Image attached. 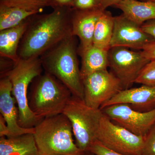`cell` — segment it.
<instances>
[{
    "label": "cell",
    "mask_w": 155,
    "mask_h": 155,
    "mask_svg": "<svg viewBox=\"0 0 155 155\" xmlns=\"http://www.w3.org/2000/svg\"><path fill=\"white\" fill-rule=\"evenodd\" d=\"M108 61L111 72L121 81L123 89L130 88L141 70L150 61L141 51H134L122 47L110 48Z\"/></svg>",
    "instance_id": "obj_8"
},
{
    "label": "cell",
    "mask_w": 155,
    "mask_h": 155,
    "mask_svg": "<svg viewBox=\"0 0 155 155\" xmlns=\"http://www.w3.org/2000/svg\"><path fill=\"white\" fill-rule=\"evenodd\" d=\"M84 101L89 107L100 109L123 90L120 80L107 69L92 73L82 79Z\"/></svg>",
    "instance_id": "obj_9"
},
{
    "label": "cell",
    "mask_w": 155,
    "mask_h": 155,
    "mask_svg": "<svg viewBox=\"0 0 155 155\" xmlns=\"http://www.w3.org/2000/svg\"><path fill=\"white\" fill-rule=\"evenodd\" d=\"M49 14L33 15L19 44L20 59L40 58L64 40L72 36L70 7H57Z\"/></svg>",
    "instance_id": "obj_1"
},
{
    "label": "cell",
    "mask_w": 155,
    "mask_h": 155,
    "mask_svg": "<svg viewBox=\"0 0 155 155\" xmlns=\"http://www.w3.org/2000/svg\"><path fill=\"white\" fill-rule=\"evenodd\" d=\"M108 51L93 45L80 54L81 57L80 72L82 79L92 73L107 69Z\"/></svg>",
    "instance_id": "obj_18"
},
{
    "label": "cell",
    "mask_w": 155,
    "mask_h": 155,
    "mask_svg": "<svg viewBox=\"0 0 155 155\" xmlns=\"http://www.w3.org/2000/svg\"><path fill=\"white\" fill-rule=\"evenodd\" d=\"M104 11L101 9L87 10L72 9L71 17L72 35L78 37L80 40L78 51L80 54L93 46L94 34L97 21Z\"/></svg>",
    "instance_id": "obj_14"
},
{
    "label": "cell",
    "mask_w": 155,
    "mask_h": 155,
    "mask_svg": "<svg viewBox=\"0 0 155 155\" xmlns=\"http://www.w3.org/2000/svg\"><path fill=\"white\" fill-rule=\"evenodd\" d=\"M125 104L140 112L155 109V86L142 85L140 87L122 90L105 103L100 110L113 105Z\"/></svg>",
    "instance_id": "obj_12"
},
{
    "label": "cell",
    "mask_w": 155,
    "mask_h": 155,
    "mask_svg": "<svg viewBox=\"0 0 155 155\" xmlns=\"http://www.w3.org/2000/svg\"><path fill=\"white\" fill-rule=\"evenodd\" d=\"M8 136V130L5 119L0 115V137Z\"/></svg>",
    "instance_id": "obj_29"
},
{
    "label": "cell",
    "mask_w": 155,
    "mask_h": 155,
    "mask_svg": "<svg viewBox=\"0 0 155 155\" xmlns=\"http://www.w3.org/2000/svg\"><path fill=\"white\" fill-rule=\"evenodd\" d=\"M141 28L145 32L155 39V19L145 22L141 25Z\"/></svg>",
    "instance_id": "obj_27"
},
{
    "label": "cell",
    "mask_w": 155,
    "mask_h": 155,
    "mask_svg": "<svg viewBox=\"0 0 155 155\" xmlns=\"http://www.w3.org/2000/svg\"><path fill=\"white\" fill-rule=\"evenodd\" d=\"M103 113L114 123L140 136L145 137L155 125V109L142 112L125 104L104 108Z\"/></svg>",
    "instance_id": "obj_10"
},
{
    "label": "cell",
    "mask_w": 155,
    "mask_h": 155,
    "mask_svg": "<svg viewBox=\"0 0 155 155\" xmlns=\"http://www.w3.org/2000/svg\"><path fill=\"white\" fill-rule=\"evenodd\" d=\"M88 152L95 155H125L108 148L97 140L90 147Z\"/></svg>",
    "instance_id": "obj_25"
},
{
    "label": "cell",
    "mask_w": 155,
    "mask_h": 155,
    "mask_svg": "<svg viewBox=\"0 0 155 155\" xmlns=\"http://www.w3.org/2000/svg\"><path fill=\"white\" fill-rule=\"evenodd\" d=\"M144 1H146V2H155V0H144Z\"/></svg>",
    "instance_id": "obj_32"
},
{
    "label": "cell",
    "mask_w": 155,
    "mask_h": 155,
    "mask_svg": "<svg viewBox=\"0 0 155 155\" xmlns=\"http://www.w3.org/2000/svg\"><path fill=\"white\" fill-rule=\"evenodd\" d=\"M43 69L40 58H19L12 69L1 76L8 78L12 84V94L18 107V123L21 127H34L44 119L31 111L28 101L29 85L41 75Z\"/></svg>",
    "instance_id": "obj_4"
},
{
    "label": "cell",
    "mask_w": 155,
    "mask_h": 155,
    "mask_svg": "<svg viewBox=\"0 0 155 155\" xmlns=\"http://www.w3.org/2000/svg\"><path fill=\"white\" fill-rule=\"evenodd\" d=\"M31 17L17 26L0 31L1 57L10 59L15 63L19 61L18 49L19 44L27 30Z\"/></svg>",
    "instance_id": "obj_15"
},
{
    "label": "cell",
    "mask_w": 155,
    "mask_h": 155,
    "mask_svg": "<svg viewBox=\"0 0 155 155\" xmlns=\"http://www.w3.org/2000/svg\"><path fill=\"white\" fill-rule=\"evenodd\" d=\"M74 36L69 37L40 57L45 72L64 84L72 96L84 101L83 81Z\"/></svg>",
    "instance_id": "obj_2"
},
{
    "label": "cell",
    "mask_w": 155,
    "mask_h": 155,
    "mask_svg": "<svg viewBox=\"0 0 155 155\" xmlns=\"http://www.w3.org/2000/svg\"><path fill=\"white\" fill-rule=\"evenodd\" d=\"M71 8L76 10L101 9V0H74Z\"/></svg>",
    "instance_id": "obj_24"
},
{
    "label": "cell",
    "mask_w": 155,
    "mask_h": 155,
    "mask_svg": "<svg viewBox=\"0 0 155 155\" xmlns=\"http://www.w3.org/2000/svg\"><path fill=\"white\" fill-rule=\"evenodd\" d=\"M135 83L155 86V61H150L145 66L135 80Z\"/></svg>",
    "instance_id": "obj_22"
},
{
    "label": "cell",
    "mask_w": 155,
    "mask_h": 155,
    "mask_svg": "<svg viewBox=\"0 0 155 155\" xmlns=\"http://www.w3.org/2000/svg\"><path fill=\"white\" fill-rule=\"evenodd\" d=\"M0 155H41L33 134L0 138Z\"/></svg>",
    "instance_id": "obj_16"
},
{
    "label": "cell",
    "mask_w": 155,
    "mask_h": 155,
    "mask_svg": "<svg viewBox=\"0 0 155 155\" xmlns=\"http://www.w3.org/2000/svg\"><path fill=\"white\" fill-rule=\"evenodd\" d=\"M63 114L72 124L76 144L84 153L96 140L100 120L104 115L100 109L89 107L83 100L72 96Z\"/></svg>",
    "instance_id": "obj_6"
},
{
    "label": "cell",
    "mask_w": 155,
    "mask_h": 155,
    "mask_svg": "<svg viewBox=\"0 0 155 155\" xmlns=\"http://www.w3.org/2000/svg\"><path fill=\"white\" fill-rule=\"evenodd\" d=\"M51 7L54 8L57 7L71 8L74 0H51Z\"/></svg>",
    "instance_id": "obj_28"
},
{
    "label": "cell",
    "mask_w": 155,
    "mask_h": 155,
    "mask_svg": "<svg viewBox=\"0 0 155 155\" xmlns=\"http://www.w3.org/2000/svg\"><path fill=\"white\" fill-rule=\"evenodd\" d=\"M12 84L7 77L0 81V112L7 124L8 130V137L33 134L35 128H24L18 123V109L12 94Z\"/></svg>",
    "instance_id": "obj_13"
},
{
    "label": "cell",
    "mask_w": 155,
    "mask_h": 155,
    "mask_svg": "<svg viewBox=\"0 0 155 155\" xmlns=\"http://www.w3.org/2000/svg\"><path fill=\"white\" fill-rule=\"evenodd\" d=\"M141 52L150 61H155V39L146 45L142 50Z\"/></svg>",
    "instance_id": "obj_26"
},
{
    "label": "cell",
    "mask_w": 155,
    "mask_h": 155,
    "mask_svg": "<svg viewBox=\"0 0 155 155\" xmlns=\"http://www.w3.org/2000/svg\"><path fill=\"white\" fill-rule=\"evenodd\" d=\"M142 155H155V125L145 137Z\"/></svg>",
    "instance_id": "obj_23"
},
{
    "label": "cell",
    "mask_w": 155,
    "mask_h": 155,
    "mask_svg": "<svg viewBox=\"0 0 155 155\" xmlns=\"http://www.w3.org/2000/svg\"><path fill=\"white\" fill-rule=\"evenodd\" d=\"M114 25V17L109 11H104L96 25L93 45L109 51L110 48Z\"/></svg>",
    "instance_id": "obj_19"
},
{
    "label": "cell",
    "mask_w": 155,
    "mask_h": 155,
    "mask_svg": "<svg viewBox=\"0 0 155 155\" xmlns=\"http://www.w3.org/2000/svg\"><path fill=\"white\" fill-rule=\"evenodd\" d=\"M144 139L114 123L104 114L102 116L96 140L108 148L125 155H142Z\"/></svg>",
    "instance_id": "obj_7"
},
{
    "label": "cell",
    "mask_w": 155,
    "mask_h": 155,
    "mask_svg": "<svg viewBox=\"0 0 155 155\" xmlns=\"http://www.w3.org/2000/svg\"><path fill=\"white\" fill-rule=\"evenodd\" d=\"M130 21L141 26L155 19V2L137 0H122L115 5Z\"/></svg>",
    "instance_id": "obj_17"
},
{
    "label": "cell",
    "mask_w": 155,
    "mask_h": 155,
    "mask_svg": "<svg viewBox=\"0 0 155 155\" xmlns=\"http://www.w3.org/2000/svg\"><path fill=\"white\" fill-rule=\"evenodd\" d=\"M0 5L17 7L41 12L45 7H51V0H0Z\"/></svg>",
    "instance_id": "obj_21"
},
{
    "label": "cell",
    "mask_w": 155,
    "mask_h": 155,
    "mask_svg": "<svg viewBox=\"0 0 155 155\" xmlns=\"http://www.w3.org/2000/svg\"><path fill=\"white\" fill-rule=\"evenodd\" d=\"M84 155H95L89 152L85 153Z\"/></svg>",
    "instance_id": "obj_31"
},
{
    "label": "cell",
    "mask_w": 155,
    "mask_h": 155,
    "mask_svg": "<svg viewBox=\"0 0 155 155\" xmlns=\"http://www.w3.org/2000/svg\"><path fill=\"white\" fill-rule=\"evenodd\" d=\"M154 39L142 30L141 26L130 21L123 14L114 17L110 48L122 47L142 50Z\"/></svg>",
    "instance_id": "obj_11"
},
{
    "label": "cell",
    "mask_w": 155,
    "mask_h": 155,
    "mask_svg": "<svg viewBox=\"0 0 155 155\" xmlns=\"http://www.w3.org/2000/svg\"><path fill=\"white\" fill-rule=\"evenodd\" d=\"M121 1L122 0H101V9L103 11H105L108 7L115 5Z\"/></svg>",
    "instance_id": "obj_30"
},
{
    "label": "cell",
    "mask_w": 155,
    "mask_h": 155,
    "mask_svg": "<svg viewBox=\"0 0 155 155\" xmlns=\"http://www.w3.org/2000/svg\"><path fill=\"white\" fill-rule=\"evenodd\" d=\"M39 13L17 7L0 5V31L17 26Z\"/></svg>",
    "instance_id": "obj_20"
},
{
    "label": "cell",
    "mask_w": 155,
    "mask_h": 155,
    "mask_svg": "<svg viewBox=\"0 0 155 155\" xmlns=\"http://www.w3.org/2000/svg\"><path fill=\"white\" fill-rule=\"evenodd\" d=\"M28 94L30 110L42 118L63 114L72 95L67 87L45 72L34 79Z\"/></svg>",
    "instance_id": "obj_5"
},
{
    "label": "cell",
    "mask_w": 155,
    "mask_h": 155,
    "mask_svg": "<svg viewBox=\"0 0 155 155\" xmlns=\"http://www.w3.org/2000/svg\"><path fill=\"white\" fill-rule=\"evenodd\" d=\"M35 139L41 155H84L74 143L72 124L64 114L44 118L36 125Z\"/></svg>",
    "instance_id": "obj_3"
}]
</instances>
